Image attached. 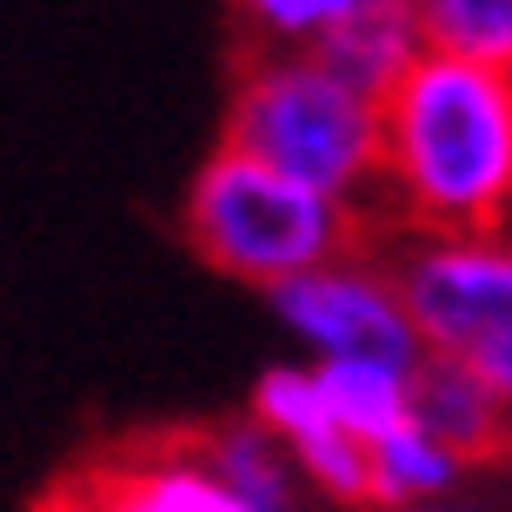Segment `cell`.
<instances>
[{"label":"cell","mask_w":512,"mask_h":512,"mask_svg":"<svg viewBox=\"0 0 512 512\" xmlns=\"http://www.w3.org/2000/svg\"><path fill=\"white\" fill-rule=\"evenodd\" d=\"M266 300H273V320L300 340L306 360H426L413 313L399 300V280L386 266V247H373V240L326 260L320 273L286 280Z\"/></svg>","instance_id":"5"},{"label":"cell","mask_w":512,"mask_h":512,"mask_svg":"<svg viewBox=\"0 0 512 512\" xmlns=\"http://www.w3.org/2000/svg\"><path fill=\"white\" fill-rule=\"evenodd\" d=\"M360 0H233L253 54H320Z\"/></svg>","instance_id":"14"},{"label":"cell","mask_w":512,"mask_h":512,"mask_svg":"<svg viewBox=\"0 0 512 512\" xmlns=\"http://www.w3.org/2000/svg\"><path fill=\"white\" fill-rule=\"evenodd\" d=\"M320 380L326 413L340 419L360 446H380L386 433H399L413 419V373L406 360H306Z\"/></svg>","instance_id":"9"},{"label":"cell","mask_w":512,"mask_h":512,"mask_svg":"<svg viewBox=\"0 0 512 512\" xmlns=\"http://www.w3.org/2000/svg\"><path fill=\"white\" fill-rule=\"evenodd\" d=\"M80 512H247V506L207 473V459L193 446V453H160L147 466L94 486Z\"/></svg>","instance_id":"11"},{"label":"cell","mask_w":512,"mask_h":512,"mask_svg":"<svg viewBox=\"0 0 512 512\" xmlns=\"http://www.w3.org/2000/svg\"><path fill=\"white\" fill-rule=\"evenodd\" d=\"M413 419L446 446V453L466 459V466H473V459H493L499 446H506V399L486 380H473V373H459V366H446V360H419Z\"/></svg>","instance_id":"8"},{"label":"cell","mask_w":512,"mask_h":512,"mask_svg":"<svg viewBox=\"0 0 512 512\" xmlns=\"http://www.w3.org/2000/svg\"><path fill=\"white\" fill-rule=\"evenodd\" d=\"M313 60L333 67L346 87H360L366 100H386L399 80L426 60V34H419L413 0H360V7L340 20V34L326 40Z\"/></svg>","instance_id":"7"},{"label":"cell","mask_w":512,"mask_h":512,"mask_svg":"<svg viewBox=\"0 0 512 512\" xmlns=\"http://www.w3.org/2000/svg\"><path fill=\"white\" fill-rule=\"evenodd\" d=\"M499 453H506V459H512V406H506V446H499Z\"/></svg>","instance_id":"16"},{"label":"cell","mask_w":512,"mask_h":512,"mask_svg":"<svg viewBox=\"0 0 512 512\" xmlns=\"http://www.w3.org/2000/svg\"><path fill=\"white\" fill-rule=\"evenodd\" d=\"M373 213L399 233L512 227V74L426 54L380 100Z\"/></svg>","instance_id":"1"},{"label":"cell","mask_w":512,"mask_h":512,"mask_svg":"<svg viewBox=\"0 0 512 512\" xmlns=\"http://www.w3.org/2000/svg\"><path fill=\"white\" fill-rule=\"evenodd\" d=\"M466 479V459L446 453L419 419H406L399 433H386L380 446H366V499L386 512H419L453 499V486Z\"/></svg>","instance_id":"10"},{"label":"cell","mask_w":512,"mask_h":512,"mask_svg":"<svg viewBox=\"0 0 512 512\" xmlns=\"http://www.w3.org/2000/svg\"><path fill=\"white\" fill-rule=\"evenodd\" d=\"M187 240L213 273L240 286L280 293L300 273H320L326 260L373 240V213L326 200L313 187H293L286 173L260 167L227 140L207 153V167L187 187Z\"/></svg>","instance_id":"3"},{"label":"cell","mask_w":512,"mask_h":512,"mask_svg":"<svg viewBox=\"0 0 512 512\" xmlns=\"http://www.w3.org/2000/svg\"><path fill=\"white\" fill-rule=\"evenodd\" d=\"M386 266L413 313L419 353L486 380L512 406V227L393 233Z\"/></svg>","instance_id":"4"},{"label":"cell","mask_w":512,"mask_h":512,"mask_svg":"<svg viewBox=\"0 0 512 512\" xmlns=\"http://www.w3.org/2000/svg\"><path fill=\"white\" fill-rule=\"evenodd\" d=\"M419 512H486V506H459V499H439V506H419Z\"/></svg>","instance_id":"15"},{"label":"cell","mask_w":512,"mask_h":512,"mask_svg":"<svg viewBox=\"0 0 512 512\" xmlns=\"http://www.w3.org/2000/svg\"><path fill=\"white\" fill-rule=\"evenodd\" d=\"M227 147L293 187L373 213L380 193V100L346 87L313 54H247L227 100Z\"/></svg>","instance_id":"2"},{"label":"cell","mask_w":512,"mask_h":512,"mask_svg":"<svg viewBox=\"0 0 512 512\" xmlns=\"http://www.w3.org/2000/svg\"><path fill=\"white\" fill-rule=\"evenodd\" d=\"M200 459H207V473L247 512H293V499H300V473L286 466V453L253 426V419L220 426V433L200 446Z\"/></svg>","instance_id":"12"},{"label":"cell","mask_w":512,"mask_h":512,"mask_svg":"<svg viewBox=\"0 0 512 512\" xmlns=\"http://www.w3.org/2000/svg\"><path fill=\"white\" fill-rule=\"evenodd\" d=\"M413 14L426 34V54L512 74V0H413Z\"/></svg>","instance_id":"13"},{"label":"cell","mask_w":512,"mask_h":512,"mask_svg":"<svg viewBox=\"0 0 512 512\" xmlns=\"http://www.w3.org/2000/svg\"><path fill=\"white\" fill-rule=\"evenodd\" d=\"M247 419L286 453L300 486H313L320 499H340V506H366V446L326 413L320 380H313L306 360L266 366Z\"/></svg>","instance_id":"6"}]
</instances>
